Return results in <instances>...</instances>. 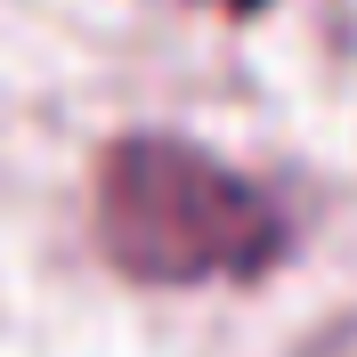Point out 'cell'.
I'll use <instances>...</instances> for the list:
<instances>
[{"mask_svg": "<svg viewBox=\"0 0 357 357\" xmlns=\"http://www.w3.org/2000/svg\"><path fill=\"white\" fill-rule=\"evenodd\" d=\"M98 244L138 284H211L260 276L284 252V220L203 146L138 130L98 155Z\"/></svg>", "mask_w": 357, "mask_h": 357, "instance_id": "cell-1", "label": "cell"}]
</instances>
